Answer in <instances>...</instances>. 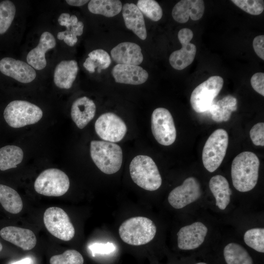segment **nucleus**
Wrapping results in <instances>:
<instances>
[{
  "instance_id": "f257e3e1",
  "label": "nucleus",
  "mask_w": 264,
  "mask_h": 264,
  "mask_svg": "<svg viewBox=\"0 0 264 264\" xmlns=\"http://www.w3.org/2000/svg\"><path fill=\"white\" fill-rule=\"evenodd\" d=\"M260 160L254 153L243 152L233 159L231 174L232 183L236 190L246 192L253 189L259 176Z\"/></svg>"
},
{
  "instance_id": "f03ea898",
  "label": "nucleus",
  "mask_w": 264,
  "mask_h": 264,
  "mask_svg": "<svg viewBox=\"0 0 264 264\" xmlns=\"http://www.w3.org/2000/svg\"><path fill=\"white\" fill-rule=\"evenodd\" d=\"M90 153L96 166L105 174H114L121 167L122 150L115 143L106 141L92 140L90 142Z\"/></svg>"
},
{
  "instance_id": "7ed1b4c3",
  "label": "nucleus",
  "mask_w": 264,
  "mask_h": 264,
  "mask_svg": "<svg viewBox=\"0 0 264 264\" xmlns=\"http://www.w3.org/2000/svg\"><path fill=\"white\" fill-rule=\"evenodd\" d=\"M129 169L132 180L140 187L153 191L161 185L162 178L158 168L150 156H136L132 159Z\"/></svg>"
},
{
  "instance_id": "20e7f679",
  "label": "nucleus",
  "mask_w": 264,
  "mask_h": 264,
  "mask_svg": "<svg viewBox=\"0 0 264 264\" xmlns=\"http://www.w3.org/2000/svg\"><path fill=\"white\" fill-rule=\"evenodd\" d=\"M156 227L154 222L144 217L126 220L119 228V234L125 243L132 245L145 244L154 237Z\"/></svg>"
},
{
  "instance_id": "39448f33",
  "label": "nucleus",
  "mask_w": 264,
  "mask_h": 264,
  "mask_svg": "<svg viewBox=\"0 0 264 264\" xmlns=\"http://www.w3.org/2000/svg\"><path fill=\"white\" fill-rule=\"evenodd\" d=\"M42 110L37 105L24 100H14L4 109V118L9 126L19 128L34 124L42 118Z\"/></svg>"
},
{
  "instance_id": "423d86ee",
  "label": "nucleus",
  "mask_w": 264,
  "mask_h": 264,
  "mask_svg": "<svg viewBox=\"0 0 264 264\" xmlns=\"http://www.w3.org/2000/svg\"><path fill=\"white\" fill-rule=\"evenodd\" d=\"M228 135L222 129L215 130L207 139L202 150L204 167L209 172L216 171L221 164L226 153Z\"/></svg>"
},
{
  "instance_id": "0eeeda50",
  "label": "nucleus",
  "mask_w": 264,
  "mask_h": 264,
  "mask_svg": "<svg viewBox=\"0 0 264 264\" xmlns=\"http://www.w3.org/2000/svg\"><path fill=\"white\" fill-rule=\"evenodd\" d=\"M68 177L63 171L49 168L43 171L36 179L34 187L36 192L48 197L64 195L69 187Z\"/></svg>"
},
{
  "instance_id": "6e6552de",
  "label": "nucleus",
  "mask_w": 264,
  "mask_h": 264,
  "mask_svg": "<svg viewBox=\"0 0 264 264\" xmlns=\"http://www.w3.org/2000/svg\"><path fill=\"white\" fill-rule=\"evenodd\" d=\"M223 85V79L221 77L213 76L198 86L190 97V103L193 110L198 113L208 110Z\"/></svg>"
},
{
  "instance_id": "1a4fd4ad",
  "label": "nucleus",
  "mask_w": 264,
  "mask_h": 264,
  "mask_svg": "<svg viewBox=\"0 0 264 264\" xmlns=\"http://www.w3.org/2000/svg\"><path fill=\"white\" fill-rule=\"evenodd\" d=\"M44 222L48 231L59 239L69 241L74 236V227L68 215L61 208L50 207L46 209Z\"/></svg>"
},
{
  "instance_id": "9d476101",
  "label": "nucleus",
  "mask_w": 264,
  "mask_h": 264,
  "mask_svg": "<svg viewBox=\"0 0 264 264\" xmlns=\"http://www.w3.org/2000/svg\"><path fill=\"white\" fill-rule=\"evenodd\" d=\"M152 133L158 143L169 146L175 141L176 129L170 112L164 108H158L153 112L151 117Z\"/></svg>"
},
{
  "instance_id": "9b49d317",
  "label": "nucleus",
  "mask_w": 264,
  "mask_h": 264,
  "mask_svg": "<svg viewBox=\"0 0 264 264\" xmlns=\"http://www.w3.org/2000/svg\"><path fill=\"white\" fill-rule=\"evenodd\" d=\"M94 127L96 133L101 139L112 143L121 141L127 131L124 121L112 112L101 114L95 121Z\"/></svg>"
},
{
  "instance_id": "f8f14e48",
  "label": "nucleus",
  "mask_w": 264,
  "mask_h": 264,
  "mask_svg": "<svg viewBox=\"0 0 264 264\" xmlns=\"http://www.w3.org/2000/svg\"><path fill=\"white\" fill-rule=\"evenodd\" d=\"M177 36L182 47L171 54L169 62L174 68L180 70L193 63L196 54L197 48L196 45L190 43L193 37V33L191 29L187 28L180 29Z\"/></svg>"
},
{
  "instance_id": "ddd939ff",
  "label": "nucleus",
  "mask_w": 264,
  "mask_h": 264,
  "mask_svg": "<svg viewBox=\"0 0 264 264\" xmlns=\"http://www.w3.org/2000/svg\"><path fill=\"white\" fill-rule=\"evenodd\" d=\"M201 194L199 182L196 178L191 176L170 192L168 200L173 208L179 209L197 200Z\"/></svg>"
},
{
  "instance_id": "4468645a",
  "label": "nucleus",
  "mask_w": 264,
  "mask_h": 264,
  "mask_svg": "<svg viewBox=\"0 0 264 264\" xmlns=\"http://www.w3.org/2000/svg\"><path fill=\"white\" fill-rule=\"evenodd\" d=\"M0 71L24 84L32 82L37 76L35 70L27 63L11 57H5L0 61Z\"/></svg>"
},
{
  "instance_id": "2eb2a0df",
  "label": "nucleus",
  "mask_w": 264,
  "mask_h": 264,
  "mask_svg": "<svg viewBox=\"0 0 264 264\" xmlns=\"http://www.w3.org/2000/svg\"><path fill=\"white\" fill-rule=\"evenodd\" d=\"M208 229L201 222H195L181 228L177 233V245L182 250H192L204 242Z\"/></svg>"
},
{
  "instance_id": "dca6fc26",
  "label": "nucleus",
  "mask_w": 264,
  "mask_h": 264,
  "mask_svg": "<svg viewBox=\"0 0 264 264\" xmlns=\"http://www.w3.org/2000/svg\"><path fill=\"white\" fill-rule=\"evenodd\" d=\"M56 45L54 36L49 32L45 31L40 36L38 45L27 55V63L34 69L42 70L46 66L45 53Z\"/></svg>"
},
{
  "instance_id": "f3484780",
  "label": "nucleus",
  "mask_w": 264,
  "mask_h": 264,
  "mask_svg": "<svg viewBox=\"0 0 264 264\" xmlns=\"http://www.w3.org/2000/svg\"><path fill=\"white\" fill-rule=\"evenodd\" d=\"M204 2L202 0H181L173 7L172 15L177 22H186L189 18L193 21L201 19L204 12Z\"/></svg>"
},
{
  "instance_id": "a211bd4d",
  "label": "nucleus",
  "mask_w": 264,
  "mask_h": 264,
  "mask_svg": "<svg viewBox=\"0 0 264 264\" xmlns=\"http://www.w3.org/2000/svg\"><path fill=\"white\" fill-rule=\"evenodd\" d=\"M111 74L116 83L137 85L145 83L148 78L147 71L136 65L117 64Z\"/></svg>"
},
{
  "instance_id": "6ab92c4d",
  "label": "nucleus",
  "mask_w": 264,
  "mask_h": 264,
  "mask_svg": "<svg viewBox=\"0 0 264 264\" xmlns=\"http://www.w3.org/2000/svg\"><path fill=\"white\" fill-rule=\"evenodd\" d=\"M0 235L4 240L23 250L33 249L37 243L36 237L31 230L17 226L3 227L0 231Z\"/></svg>"
},
{
  "instance_id": "aec40b11",
  "label": "nucleus",
  "mask_w": 264,
  "mask_h": 264,
  "mask_svg": "<svg viewBox=\"0 0 264 264\" xmlns=\"http://www.w3.org/2000/svg\"><path fill=\"white\" fill-rule=\"evenodd\" d=\"M110 55L118 64L138 66L143 60L141 47L129 42H122L115 46L111 49Z\"/></svg>"
},
{
  "instance_id": "412c9836",
  "label": "nucleus",
  "mask_w": 264,
  "mask_h": 264,
  "mask_svg": "<svg viewBox=\"0 0 264 264\" xmlns=\"http://www.w3.org/2000/svg\"><path fill=\"white\" fill-rule=\"evenodd\" d=\"M58 22L61 26L66 27V30L58 32L57 39L64 40L69 46H74L77 42V36L82 35L84 30V23L78 21L77 17L72 15L70 16L67 13H62L58 19Z\"/></svg>"
},
{
  "instance_id": "4be33fe9",
  "label": "nucleus",
  "mask_w": 264,
  "mask_h": 264,
  "mask_svg": "<svg viewBox=\"0 0 264 264\" xmlns=\"http://www.w3.org/2000/svg\"><path fill=\"white\" fill-rule=\"evenodd\" d=\"M96 106L94 102L86 96L78 98L73 103L71 108V117L77 127L85 128L94 118Z\"/></svg>"
},
{
  "instance_id": "5701e85b",
  "label": "nucleus",
  "mask_w": 264,
  "mask_h": 264,
  "mask_svg": "<svg viewBox=\"0 0 264 264\" xmlns=\"http://www.w3.org/2000/svg\"><path fill=\"white\" fill-rule=\"evenodd\" d=\"M122 15L126 27L140 39L147 38V31L143 14L134 3H126L122 7Z\"/></svg>"
},
{
  "instance_id": "b1692460",
  "label": "nucleus",
  "mask_w": 264,
  "mask_h": 264,
  "mask_svg": "<svg viewBox=\"0 0 264 264\" xmlns=\"http://www.w3.org/2000/svg\"><path fill=\"white\" fill-rule=\"evenodd\" d=\"M78 69V64L75 60L61 61L54 69V84L62 89L70 88L76 78Z\"/></svg>"
},
{
  "instance_id": "393cba45",
  "label": "nucleus",
  "mask_w": 264,
  "mask_h": 264,
  "mask_svg": "<svg viewBox=\"0 0 264 264\" xmlns=\"http://www.w3.org/2000/svg\"><path fill=\"white\" fill-rule=\"evenodd\" d=\"M209 188L216 199V205L224 210L230 201L232 194L226 178L218 175L212 177L209 181Z\"/></svg>"
},
{
  "instance_id": "a878e982",
  "label": "nucleus",
  "mask_w": 264,
  "mask_h": 264,
  "mask_svg": "<svg viewBox=\"0 0 264 264\" xmlns=\"http://www.w3.org/2000/svg\"><path fill=\"white\" fill-rule=\"evenodd\" d=\"M237 109V99L232 95H228L213 104L208 110L213 121L221 123L229 120L232 112Z\"/></svg>"
},
{
  "instance_id": "bb28decb",
  "label": "nucleus",
  "mask_w": 264,
  "mask_h": 264,
  "mask_svg": "<svg viewBox=\"0 0 264 264\" xmlns=\"http://www.w3.org/2000/svg\"><path fill=\"white\" fill-rule=\"evenodd\" d=\"M0 203L7 212L16 214L23 207L21 197L18 192L8 186L0 184Z\"/></svg>"
},
{
  "instance_id": "cd10ccee",
  "label": "nucleus",
  "mask_w": 264,
  "mask_h": 264,
  "mask_svg": "<svg viewBox=\"0 0 264 264\" xmlns=\"http://www.w3.org/2000/svg\"><path fill=\"white\" fill-rule=\"evenodd\" d=\"M23 158L22 149L15 145H7L0 148V170L16 168Z\"/></svg>"
},
{
  "instance_id": "c85d7f7f",
  "label": "nucleus",
  "mask_w": 264,
  "mask_h": 264,
  "mask_svg": "<svg viewBox=\"0 0 264 264\" xmlns=\"http://www.w3.org/2000/svg\"><path fill=\"white\" fill-rule=\"evenodd\" d=\"M88 8L93 14L112 17L121 12L122 5L118 0H91L89 1Z\"/></svg>"
},
{
  "instance_id": "c756f323",
  "label": "nucleus",
  "mask_w": 264,
  "mask_h": 264,
  "mask_svg": "<svg viewBox=\"0 0 264 264\" xmlns=\"http://www.w3.org/2000/svg\"><path fill=\"white\" fill-rule=\"evenodd\" d=\"M223 255L227 264H253L246 250L237 243L231 242L226 245Z\"/></svg>"
},
{
  "instance_id": "7c9ffc66",
  "label": "nucleus",
  "mask_w": 264,
  "mask_h": 264,
  "mask_svg": "<svg viewBox=\"0 0 264 264\" xmlns=\"http://www.w3.org/2000/svg\"><path fill=\"white\" fill-rule=\"evenodd\" d=\"M88 56L83 66L90 73L94 72L96 67H98V72L100 73L102 69L107 68L110 65V57L107 52L103 49L93 50L89 53Z\"/></svg>"
},
{
  "instance_id": "2f4dec72",
  "label": "nucleus",
  "mask_w": 264,
  "mask_h": 264,
  "mask_svg": "<svg viewBox=\"0 0 264 264\" xmlns=\"http://www.w3.org/2000/svg\"><path fill=\"white\" fill-rule=\"evenodd\" d=\"M16 8L10 0L0 2V34L5 33L11 25L16 14Z\"/></svg>"
},
{
  "instance_id": "473e14b6",
  "label": "nucleus",
  "mask_w": 264,
  "mask_h": 264,
  "mask_svg": "<svg viewBox=\"0 0 264 264\" xmlns=\"http://www.w3.org/2000/svg\"><path fill=\"white\" fill-rule=\"evenodd\" d=\"M245 243L256 251L264 252V229L254 228L245 232L243 237Z\"/></svg>"
},
{
  "instance_id": "72a5a7b5",
  "label": "nucleus",
  "mask_w": 264,
  "mask_h": 264,
  "mask_svg": "<svg viewBox=\"0 0 264 264\" xmlns=\"http://www.w3.org/2000/svg\"><path fill=\"white\" fill-rule=\"evenodd\" d=\"M136 6L142 13L153 21H158L162 18V9L155 0H139Z\"/></svg>"
},
{
  "instance_id": "f704fd0d",
  "label": "nucleus",
  "mask_w": 264,
  "mask_h": 264,
  "mask_svg": "<svg viewBox=\"0 0 264 264\" xmlns=\"http://www.w3.org/2000/svg\"><path fill=\"white\" fill-rule=\"evenodd\" d=\"M84 258L78 251L74 249L65 251L63 254L53 256L50 264H83Z\"/></svg>"
},
{
  "instance_id": "c9c22d12",
  "label": "nucleus",
  "mask_w": 264,
  "mask_h": 264,
  "mask_svg": "<svg viewBox=\"0 0 264 264\" xmlns=\"http://www.w3.org/2000/svg\"><path fill=\"white\" fill-rule=\"evenodd\" d=\"M231 1L245 12L259 15L264 9V1L262 0H232Z\"/></svg>"
},
{
  "instance_id": "e433bc0d",
  "label": "nucleus",
  "mask_w": 264,
  "mask_h": 264,
  "mask_svg": "<svg viewBox=\"0 0 264 264\" xmlns=\"http://www.w3.org/2000/svg\"><path fill=\"white\" fill-rule=\"evenodd\" d=\"M250 138L256 146H264V123L260 122L254 125L249 132Z\"/></svg>"
},
{
  "instance_id": "4c0bfd02",
  "label": "nucleus",
  "mask_w": 264,
  "mask_h": 264,
  "mask_svg": "<svg viewBox=\"0 0 264 264\" xmlns=\"http://www.w3.org/2000/svg\"><path fill=\"white\" fill-rule=\"evenodd\" d=\"M93 256L96 254H109L112 253L116 249L114 244L112 243L107 242L93 243L88 246Z\"/></svg>"
},
{
  "instance_id": "58836bf2",
  "label": "nucleus",
  "mask_w": 264,
  "mask_h": 264,
  "mask_svg": "<svg viewBox=\"0 0 264 264\" xmlns=\"http://www.w3.org/2000/svg\"><path fill=\"white\" fill-rule=\"evenodd\" d=\"M250 83L253 88L258 93L264 96V73L257 72L251 78Z\"/></svg>"
},
{
  "instance_id": "ea45409f",
  "label": "nucleus",
  "mask_w": 264,
  "mask_h": 264,
  "mask_svg": "<svg viewBox=\"0 0 264 264\" xmlns=\"http://www.w3.org/2000/svg\"><path fill=\"white\" fill-rule=\"evenodd\" d=\"M264 36H256L253 41L254 50L258 57L264 60Z\"/></svg>"
},
{
  "instance_id": "a19ab883",
  "label": "nucleus",
  "mask_w": 264,
  "mask_h": 264,
  "mask_svg": "<svg viewBox=\"0 0 264 264\" xmlns=\"http://www.w3.org/2000/svg\"><path fill=\"white\" fill-rule=\"evenodd\" d=\"M66 1L68 4L74 6H81L89 2L88 0H66Z\"/></svg>"
},
{
  "instance_id": "79ce46f5",
  "label": "nucleus",
  "mask_w": 264,
  "mask_h": 264,
  "mask_svg": "<svg viewBox=\"0 0 264 264\" xmlns=\"http://www.w3.org/2000/svg\"><path fill=\"white\" fill-rule=\"evenodd\" d=\"M31 259L29 257H27L19 261L14 262L11 264H31Z\"/></svg>"
},
{
  "instance_id": "37998d69",
  "label": "nucleus",
  "mask_w": 264,
  "mask_h": 264,
  "mask_svg": "<svg viewBox=\"0 0 264 264\" xmlns=\"http://www.w3.org/2000/svg\"><path fill=\"white\" fill-rule=\"evenodd\" d=\"M2 245L0 242V252L2 250Z\"/></svg>"
},
{
  "instance_id": "c03bdc74",
  "label": "nucleus",
  "mask_w": 264,
  "mask_h": 264,
  "mask_svg": "<svg viewBox=\"0 0 264 264\" xmlns=\"http://www.w3.org/2000/svg\"><path fill=\"white\" fill-rule=\"evenodd\" d=\"M196 264H206L205 263H203V262H200V263H197Z\"/></svg>"
}]
</instances>
